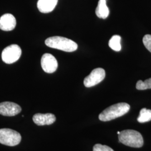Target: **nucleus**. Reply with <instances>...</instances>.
I'll list each match as a JSON object with an SVG mask.
<instances>
[{
	"label": "nucleus",
	"instance_id": "f257e3e1",
	"mask_svg": "<svg viewBox=\"0 0 151 151\" xmlns=\"http://www.w3.org/2000/svg\"><path fill=\"white\" fill-rule=\"evenodd\" d=\"M130 108L129 105L127 103H118L105 109L100 114L99 118L103 122L110 121L123 116L129 111Z\"/></svg>",
	"mask_w": 151,
	"mask_h": 151
},
{
	"label": "nucleus",
	"instance_id": "f03ea898",
	"mask_svg": "<svg viewBox=\"0 0 151 151\" xmlns=\"http://www.w3.org/2000/svg\"><path fill=\"white\" fill-rule=\"evenodd\" d=\"M45 43L47 46L52 48L57 49L64 52H72L78 48V45L70 39L55 36L47 38Z\"/></svg>",
	"mask_w": 151,
	"mask_h": 151
},
{
	"label": "nucleus",
	"instance_id": "7ed1b4c3",
	"mask_svg": "<svg viewBox=\"0 0 151 151\" xmlns=\"http://www.w3.org/2000/svg\"><path fill=\"white\" fill-rule=\"evenodd\" d=\"M119 142L125 146L133 148H140L144 140L139 132L134 130H124L118 134Z\"/></svg>",
	"mask_w": 151,
	"mask_h": 151
},
{
	"label": "nucleus",
	"instance_id": "20e7f679",
	"mask_svg": "<svg viewBox=\"0 0 151 151\" xmlns=\"http://www.w3.org/2000/svg\"><path fill=\"white\" fill-rule=\"evenodd\" d=\"M22 140V136L19 133L9 128L0 129V143L6 146H17Z\"/></svg>",
	"mask_w": 151,
	"mask_h": 151
},
{
	"label": "nucleus",
	"instance_id": "39448f33",
	"mask_svg": "<svg viewBox=\"0 0 151 151\" xmlns=\"http://www.w3.org/2000/svg\"><path fill=\"white\" fill-rule=\"evenodd\" d=\"M22 51L17 44H12L4 49L2 52V60L7 64L16 62L21 57Z\"/></svg>",
	"mask_w": 151,
	"mask_h": 151
},
{
	"label": "nucleus",
	"instance_id": "423d86ee",
	"mask_svg": "<svg viewBox=\"0 0 151 151\" xmlns=\"http://www.w3.org/2000/svg\"><path fill=\"white\" fill-rule=\"evenodd\" d=\"M105 77V71L101 68H97L92 70L91 72L84 79L83 83L86 87H91L100 83Z\"/></svg>",
	"mask_w": 151,
	"mask_h": 151
},
{
	"label": "nucleus",
	"instance_id": "0eeeda50",
	"mask_svg": "<svg viewBox=\"0 0 151 151\" xmlns=\"http://www.w3.org/2000/svg\"><path fill=\"white\" fill-rule=\"evenodd\" d=\"M41 65L45 72L52 73L58 68V62L52 54L45 53L42 57Z\"/></svg>",
	"mask_w": 151,
	"mask_h": 151
},
{
	"label": "nucleus",
	"instance_id": "6e6552de",
	"mask_svg": "<svg viewBox=\"0 0 151 151\" xmlns=\"http://www.w3.org/2000/svg\"><path fill=\"white\" fill-rule=\"evenodd\" d=\"M22 111V108L16 103L5 101L0 103V114L6 116H13Z\"/></svg>",
	"mask_w": 151,
	"mask_h": 151
},
{
	"label": "nucleus",
	"instance_id": "1a4fd4ad",
	"mask_svg": "<svg viewBox=\"0 0 151 151\" xmlns=\"http://www.w3.org/2000/svg\"><path fill=\"white\" fill-rule=\"evenodd\" d=\"M15 17L11 14H6L0 17V29L8 32L11 31L16 27Z\"/></svg>",
	"mask_w": 151,
	"mask_h": 151
},
{
	"label": "nucleus",
	"instance_id": "9d476101",
	"mask_svg": "<svg viewBox=\"0 0 151 151\" xmlns=\"http://www.w3.org/2000/svg\"><path fill=\"white\" fill-rule=\"evenodd\" d=\"M32 120L35 124H37V125L42 126L54 123L55 122L56 118L53 114L38 113L35 114L33 116Z\"/></svg>",
	"mask_w": 151,
	"mask_h": 151
},
{
	"label": "nucleus",
	"instance_id": "9b49d317",
	"mask_svg": "<svg viewBox=\"0 0 151 151\" xmlns=\"http://www.w3.org/2000/svg\"><path fill=\"white\" fill-rule=\"evenodd\" d=\"M58 0H38L37 7L42 13L47 14L53 11Z\"/></svg>",
	"mask_w": 151,
	"mask_h": 151
},
{
	"label": "nucleus",
	"instance_id": "f8f14e48",
	"mask_svg": "<svg viewBox=\"0 0 151 151\" xmlns=\"http://www.w3.org/2000/svg\"><path fill=\"white\" fill-rule=\"evenodd\" d=\"M96 15L100 19H105L109 15V9L106 5V0H99L96 9Z\"/></svg>",
	"mask_w": 151,
	"mask_h": 151
},
{
	"label": "nucleus",
	"instance_id": "ddd939ff",
	"mask_svg": "<svg viewBox=\"0 0 151 151\" xmlns=\"http://www.w3.org/2000/svg\"><path fill=\"white\" fill-rule=\"evenodd\" d=\"M120 41L121 37L118 35H115L110 39L109 42V45L110 48L114 50L116 52H119L122 49Z\"/></svg>",
	"mask_w": 151,
	"mask_h": 151
},
{
	"label": "nucleus",
	"instance_id": "4468645a",
	"mask_svg": "<svg viewBox=\"0 0 151 151\" xmlns=\"http://www.w3.org/2000/svg\"><path fill=\"white\" fill-rule=\"evenodd\" d=\"M139 123H144L148 122L151 120V110L143 108L141 109L139 113V115L137 118Z\"/></svg>",
	"mask_w": 151,
	"mask_h": 151
},
{
	"label": "nucleus",
	"instance_id": "2eb2a0df",
	"mask_svg": "<svg viewBox=\"0 0 151 151\" xmlns=\"http://www.w3.org/2000/svg\"><path fill=\"white\" fill-rule=\"evenodd\" d=\"M136 88L138 90H145L151 89V78L145 81L139 80L136 84Z\"/></svg>",
	"mask_w": 151,
	"mask_h": 151
},
{
	"label": "nucleus",
	"instance_id": "dca6fc26",
	"mask_svg": "<svg viewBox=\"0 0 151 151\" xmlns=\"http://www.w3.org/2000/svg\"><path fill=\"white\" fill-rule=\"evenodd\" d=\"M93 151H114V150L109 146L96 144L93 146Z\"/></svg>",
	"mask_w": 151,
	"mask_h": 151
},
{
	"label": "nucleus",
	"instance_id": "f3484780",
	"mask_svg": "<svg viewBox=\"0 0 151 151\" xmlns=\"http://www.w3.org/2000/svg\"><path fill=\"white\" fill-rule=\"evenodd\" d=\"M143 43L146 48L151 53V35L147 34L143 38Z\"/></svg>",
	"mask_w": 151,
	"mask_h": 151
},
{
	"label": "nucleus",
	"instance_id": "a211bd4d",
	"mask_svg": "<svg viewBox=\"0 0 151 151\" xmlns=\"http://www.w3.org/2000/svg\"><path fill=\"white\" fill-rule=\"evenodd\" d=\"M119 133H120V132H118V134H119Z\"/></svg>",
	"mask_w": 151,
	"mask_h": 151
}]
</instances>
